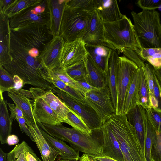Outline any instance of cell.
<instances>
[{
	"label": "cell",
	"instance_id": "obj_1",
	"mask_svg": "<svg viewBox=\"0 0 161 161\" xmlns=\"http://www.w3.org/2000/svg\"><path fill=\"white\" fill-rule=\"evenodd\" d=\"M48 26L33 24L10 29V60L0 64L25 84L38 85L51 76L41 58L46 45L53 37Z\"/></svg>",
	"mask_w": 161,
	"mask_h": 161
},
{
	"label": "cell",
	"instance_id": "obj_2",
	"mask_svg": "<svg viewBox=\"0 0 161 161\" xmlns=\"http://www.w3.org/2000/svg\"><path fill=\"white\" fill-rule=\"evenodd\" d=\"M39 127L51 136L69 143L73 149L94 157L102 155L103 140L102 128L92 130L88 135L73 128L37 123Z\"/></svg>",
	"mask_w": 161,
	"mask_h": 161
},
{
	"label": "cell",
	"instance_id": "obj_3",
	"mask_svg": "<svg viewBox=\"0 0 161 161\" xmlns=\"http://www.w3.org/2000/svg\"><path fill=\"white\" fill-rule=\"evenodd\" d=\"M115 136L122 151L124 161H146L140 141L126 114L109 116L105 122Z\"/></svg>",
	"mask_w": 161,
	"mask_h": 161
},
{
	"label": "cell",
	"instance_id": "obj_4",
	"mask_svg": "<svg viewBox=\"0 0 161 161\" xmlns=\"http://www.w3.org/2000/svg\"><path fill=\"white\" fill-rule=\"evenodd\" d=\"M135 30L142 48H161V22L155 10L131 12Z\"/></svg>",
	"mask_w": 161,
	"mask_h": 161
},
{
	"label": "cell",
	"instance_id": "obj_5",
	"mask_svg": "<svg viewBox=\"0 0 161 161\" xmlns=\"http://www.w3.org/2000/svg\"><path fill=\"white\" fill-rule=\"evenodd\" d=\"M104 25L108 47L120 52L126 48H142L133 24L126 15L115 21L104 23Z\"/></svg>",
	"mask_w": 161,
	"mask_h": 161
},
{
	"label": "cell",
	"instance_id": "obj_6",
	"mask_svg": "<svg viewBox=\"0 0 161 161\" xmlns=\"http://www.w3.org/2000/svg\"><path fill=\"white\" fill-rule=\"evenodd\" d=\"M94 12L65 8L61 24L60 35L65 41L82 40Z\"/></svg>",
	"mask_w": 161,
	"mask_h": 161
},
{
	"label": "cell",
	"instance_id": "obj_7",
	"mask_svg": "<svg viewBox=\"0 0 161 161\" xmlns=\"http://www.w3.org/2000/svg\"><path fill=\"white\" fill-rule=\"evenodd\" d=\"M138 68L125 57L119 56L116 66L117 105L115 113L123 114L125 102L133 74Z\"/></svg>",
	"mask_w": 161,
	"mask_h": 161
},
{
	"label": "cell",
	"instance_id": "obj_8",
	"mask_svg": "<svg viewBox=\"0 0 161 161\" xmlns=\"http://www.w3.org/2000/svg\"><path fill=\"white\" fill-rule=\"evenodd\" d=\"M50 13L47 0L24 9L19 14L9 18L10 29H14L36 24L49 27Z\"/></svg>",
	"mask_w": 161,
	"mask_h": 161
},
{
	"label": "cell",
	"instance_id": "obj_9",
	"mask_svg": "<svg viewBox=\"0 0 161 161\" xmlns=\"http://www.w3.org/2000/svg\"><path fill=\"white\" fill-rule=\"evenodd\" d=\"M84 97L86 103L96 112L103 124L109 116L115 113L108 85L90 90L85 94Z\"/></svg>",
	"mask_w": 161,
	"mask_h": 161
},
{
	"label": "cell",
	"instance_id": "obj_10",
	"mask_svg": "<svg viewBox=\"0 0 161 161\" xmlns=\"http://www.w3.org/2000/svg\"><path fill=\"white\" fill-rule=\"evenodd\" d=\"M54 93L71 110L80 117L91 130L101 129L103 124L94 110L87 103H80L64 92L55 87Z\"/></svg>",
	"mask_w": 161,
	"mask_h": 161
},
{
	"label": "cell",
	"instance_id": "obj_11",
	"mask_svg": "<svg viewBox=\"0 0 161 161\" xmlns=\"http://www.w3.org/2000/svg\"><path fill=\"white\" fill-rule=\"evenodd\" d=\"M88 55L86 44L82 40L65 41L60 53V67L65 69L85 60Z\"/></svg>",
	"mask_w": 161,
	"mask_h": 161
},
{
	"label": "cell",
	"instance_id": "obj_12",
	"mask_svg": "<svg viewBox=\"0 0 161 161\" xmlns=\"http://www.w3.org/2000/svg\"><path fill=\"white\" fill-rule=\"evenodd\" d=\"M64 41L60 35L55 36L45 46L41 58L49 70L60 66V53Z\"/></svg>",
	"mask_w": 161,
	"mask_h": 161
},
{
	"label": "cell",
	"instance_id": "obj_13",
	"mask_svg": "<svg viewBox=\"0 0 161 161\" xmlns=\"http://www.w3.org/2000/svg\"><path fill=\"white\" fill-rule=\"evenodd\" d=\"M31 92L34 97L33 114L36 122L51 125H62L56 114L42 98Z\"/></svg>",
	"mask_w": 161,
	"mask_h": 161
},
{
	"label": "cell",
	"instance_id": "obj_14",
	"mask_svg": "<svg viewBox=\"0 0 161 161\" xmlns=\"http://www.w3.org/2000/svg\"><path fill=\"white\" fill-rule=\"evenodd\" d=\"M82 40L86 44L108 47L105 42L104 23L96 10L86 31Z\"/></svg>",
	"mask_w": 161,
	"mask_h": 161
},
{
	"label": "cell",
	"instance_id": "obj_15",
	"mask_svg": "<svg viewBox=\"0 0 161 161\" xmlns=\"http://www.w3.org/2000/svg\"><path fill=\"white\" fill-rule=\"evenodd\" d=\"M30 91L41 96L56 114L62 123L66 119L67 114L71 109L52 90L45 91L39 88H31Z\"/></svg>",
	"mask_w": 161,
	"mask_h": 161
},
{
	"label": "cell",
	"instance_id": "obj_16",
	"mask_svg": "<svg viewBox=\"0 0 161 161\" xmlns=\"http://www.w3.org/2000/svg\"><path fill=\"white\" fill-rule=\"evenodd\" d=\"M126 115L128 121L133 126L135 130L145 157V138L146 130L145 109L141 105L137 104L128 111Z\"/></svg>",
	"mask_w": 161,
	"mask_h": 161
},
{
	"label": "cell",
	"instance_id": "obj_17",
	"mask_svg": "<svg viewBox=\"0 0 161 161\" xmlns=\"http://www.w3.org/2000/svg\"><path fill=\"white\" fill-rule=\"evenodd\" d=\"M103 140L102 155L117 161H124L119 145L109 125L105 122L102 128Z\"/></svg>",
	"mask_w": 161,
	"mask_h": 161
},
{
	"label": "cell",
	"instance_id": "obj_18",
	"mask_svg": "<svg viewBox=\"0 0 161 161\" xmlns=\"http://www.w3.org/2000/svg\"><path fill=\"white\" fill-rule=\"evenodd\" d=\"M95 6L98 16L103 23L117 21L124 16L116 0H96Z\"/></svg>",
	"mask_w": 161,
	"mask_h": 161
},
{
	"label": "cell",
	"instance_id": "obj_19",
	"mask_svg": "<svg viewBox=\"0 0 161 161\" xmlns=\"http://www.w3.org/2000/svg\"><path fill=\"white\" fill-rule=\"evenodd\" d=\"M10 42L9 18L0 13V64L7 63L11 60Z\"/></svg>",
	"mask_w": 161,
	"mask_h": 161
},
{
	"label": "cell",
	"instance_id": "obj_20",
	"mask_svg": "<svg viewBox=\"0 0 161 161\" xmlns=\"http://www.w3.org/2000/svg\"><path fill=\"white\" fill-rule=\"evenodd\" d=\"M67 0H47L50 13L49 28L54 36H60L63 17Z\"/></svg>",
	"mask_w": 161,
	"mask_h": 161
},
{
	"label": "cell",
	"instance_id": "obj_21",
	"mask_svg": "<svg viewBox=\"0 0 161 161\" xmlns=\"http://www.w3.org/2000/svg\"><path fill=\"white\" fill-rule=\"evenodd\" d=\"M41 154L42 161H56L59 153L55 150L40 131L38 125L28 126Z\"/></svg>",
	"mask_w": 161,
	"mask_h": 161
},
{
	"label": "cell",
	"instance_id": "obj_22",
	"mask_svg": "<svg viewBox=\"0 0 161 161\" xmlns=\"http://www.w3.org/2000/svg\"><path fill=\"white\" fill-rule=\"evenodd\" d=\"M40 129L41 133L52 147L59 153L60 159L75 161L79 160L80 157L79 151L68 145L64 141L54 138Z\"/></svg>",
	"mask_w": 161,
	"mask_h": 161
},
{
	"label": "cell",
	"instance_id": "obj_23",
	"mask_svg": "<svg viewBox=\"0 0 161 161\" xmlns=\"http://www.w3.org/2000/svg\"><path fill=\"white\" fill-rule=\"evenodd\" d=\"M86 47L89 55L96 64L107 74L109 62L113 50L101 45L86 44Z\"/></svg>",
	"mask_w": 161,
	"mask_h": 161
},
{
	"label": "cell",
	"instance_id": "obj_24",
	"mask_svg": "<svg viewBox=\"0 0 161 161\" xmlns=\"http://www.w3.org/2000/svg\"><path fill=\"white\" fill-rule=\"evenodd\" d=\"M85 61L87 72V82L95 88L107 86V74L96 64L89 54Z\"/></svg>",
	"mask_w": 161,
	"mask_h": 161
},
{
	"label": "cell",
	"instance_id": "obj_25",
	"mask_svg": "<svg viewBox=\"0 0 161 161\" xmlns=\"http://www.w3.org/2000/svg\"><path fill=\"white\" fill-rule=\"evenodd\" d=\"M143 73L142 67L138 68L133 74L125 102L123 113L125 114L137 105L139 89Z\"/></svg>",
	"mask_w": 161,
	"mask_h": 161
},
{
	"label": "cell",
	"instance_id": "obj_26",
	"mask_svg": "<svg viewBox=\"0 0 161 161\" xmlns=\"http://www.w3.org/2000/svg\"><path fill=\"white\" fill-rule=\"evenodd\" d=\"M8 94L13 101L15 105L22 111L27 126H34L37 125L33 115V106L29 99L10 91L8 92Z\"/></svg>",
	"mask_w": 161,
	"mask_h": 161
},
{
	"label": "cell",
	"instance_id": "obj_27",
	"mask_svg": "<svg viewBox=\"0 0 161 161\" xmlns=\"http://www.w3.org/2000/svg\"><path fill=\"white\" fill-rule=\"evenodd\" d=\"M119 56L113 50L109 62L107 71L108 86L109 88L115 112L117 105L116 66Z\"/></svg>",
	"mask_w": 161,
	"mask_h": 161
},
{
	"label": "cell",
	"instance_id": "obj_28",
	"mask_svg": "<svg viewBox=\"0 0 161 161\" xmlns=\"http://www.w3.org/2000/svg\"><path fill=\"white\" fill-rule=\"evenodd\" d=\"M7 103L3 97L0 98V140L2 144H7V139L11 135L12 121L7 108Z\"/></svg>",
	"mask_w": 161,
	"mask_h": 161
},
{
	"label": "cell",
	"instance_id": "obj_29",
	"mask_svg": "<svg viewBox=\"0 0 161 161\" xmlns=\"http://www.w3.org/2000/svg\"><path fill=\"white\" fill-rule=\"evenodd\" d=\"M136 51L144 61H147L154 68L161 67V48L136 49Z\"/></svg>",
	"mask_w": 161,
	"mask_h": 161
},
{
	"label": "cell",
	"instance_id": "obj_30",
	"mask_svg": "<svg viewBox=\"0 0 161 161\" xmlns=\"http://www.w3.org/2000/svg\"><path fill=\"white\" fill-rule=\"evenodd\" d=\"M50 73L53 79L52 83L55 87L64 92L79 102L86 103L84 97L81 93L59 80L52 70L50 71Z\"/></svg>",
	"mask_w": 161,
	"mask_h": 161
},
{
	"label": "cell",
	"instance_id": "obj_31",
	"mask_svg": "<svg viewBox=\"0 0 161 161\" xmlns=\"http://www.w3.org/2000/svg\"><path fill=\"white\" fill-rule=\"evenodd\" d=\"M65 69L68 74L75 81L87 82V72L85 60Z\"/></svg>",
	"mask_w": 161,
	"mask_h": 161
},
{
	"label": "cell",
	"instance_id": "obj_32",
	"mask_svg": "<svg viewBox=\"0 0 161 161\" xmlns=\"http://www.w3.org/2000/svg\"><path fill=\"white\" fill-rule=\"evenodd\" d=\"M64 123L68 124L72 128L84 133L88 135L91 134L92 130L82 118L71 110L68 113Z\"/></svg>",
	"mask_w": 161,
	"mask_h": 161
},
{
	"label": "cell",
	"instance_id": "obj_33",
	"mask_svg": "<svg viewBox=\"0 0 161 161\" xmlns=\"http://www.w3.org/2000/svg\"><path fill=\"white\" fill-rule=\"evenodd\" d=\"M42 0H15L3 13L9 18L12 17L31 6L41 2Z\"/></svg>",
	"mask_w": 161,
	"mask_h": 161
},
{
	"label": "cell",
	"instance_id": "obj_34",
	"mask_svg": "<svg viewBox=\"0 0 161 161\" xmlns=\"http://www.w3.org/2000/svg\"><path fill=\"white\" fill-rule=\"evenodd\" d=\"M61 80L80 92L84 96L87 92L67 73L65 69L58 67L51 70Z\"/></svg>",
	"mask_w": 161,
	"mask_h": 161
},
{
	"label": "cell",
	"instance_id": "obj_35",
	"mask_svg": "<svg viewBox=\"0 0 161 161\" xmlns=\"http://www.w3.org/2000/svg\"><path fill=\"white\" fill-rule=\"evenodd\" d=\"M0 96L3 97V93L8 92L14 88L15 83L13 76L0 65Z\"/></svg>",
	"mask_w": 161,
	"mask_h": 161
},
{
	"label": "cell",
	"instance_id": "obj_36",
	"mask_svg": "<svg viewBox=\"0 0 161 161\" xmlns=\"http://www.w3.org/2000/svg\"><path fill=\"white\" fill-rule=\"evenodd\" d=\"M95 2L96 0H67L66 8L93 13L96 10Z\"/></svg>",
	"mask_w": 161,
	"mask_h": 161
},
{
	"label": "cell",
	"instance_id": "obj_37",
	"mask_svg": "<svg viewBox=\"0 0 161 161\" xmlns=\"http://www.w3.org/2000/svg\"><path fill=\"white\" fill-rule=\"evenodd\" d=\"M150 157L152 161H161V133L157 132L154 128L152 134Z\"/></svg>",
	"mask_w": 161,
	"mask_h": 161
},
{
	"label": "cell",
	"instance_id": "obj_38",
	"mask_svg": "<svg viewBox=\"0 0 161 161\" xmlns=\"http://www.w3.org/2000/svg\"><path fill=\"white\" fill-rule=\"evenodd\" d=\"M149 96L148 88L143 72L139 89L137 104L141 105L145 109L151 108Z\"/></svg>",
	"mask_w": 161,
	"mask_h": 161
},
{
	"label": "cell",
	"instance_id": "obj_39",
	"mask_svg": "<svg viewBox=\"0 0 161 161\" xmlns=\"http://www.w3.org/2000/svg\"><path fill=\"white\" fill-rule=\"evenodd\" d=\"M153 127L146 114V130L145 138V155L146 161H152L150 150L152 142V134Z\"/></svg>",
	"mask_w": 161,
	"mask_h": 161
},
{
	"label": "cell",
	"instance_id": "obj_40",
	"mask_svg": "<svg viewBox=\"0 0 161 161\" xmlns=\"http://www.w3.org/2000/svg\"><path fill=\"white\" fill-rule=\"evenodd\" d=\"M145 110L146 114L155 131L161 133V110L153 108Z\"/></svg>",
	"mask_w": 161,
	"mask_h": 161
},
{
	"label": "cell",
	"instance_id": "obj_41",
	"mask_svg": "<svg viewBox=\"0 0 161 161\" xmlns=\"http://www.w3.org/2000/svg\"><path fill=\"white\" fill-rule=\"evenodd\" d=\"M137 48H124L120 52L123 54L124 56L134 62L139 68L143 67L145 63L137 52Z\"/></svg>",
	"mask_w": 161,
	"mask_h": 161
},
{
	"label": "cell",
	"instance_id": "obj_42",
	"mask_svg": "<svg viewBox=\"0 0 161 161\" xmlns=\"http://www.w3.org/2000/svg\"><path fill=\"white\" fill-rule=\"evenodd\" d=\"M142 67L150 95H153L154 83V76L153 71V66L148 63H145Z\"/></svg>",
	"mask_w": 161,
	"mask_h": 161
},
{
	"label": "cell",
	"instance_id": "obj_43",
	"mask_svg": "<svg viewBox=\"0 0 161 161\" xmlns=\"http://www.w3.org/2000/svg\"><path fill=\"white\" fill-rule=\"evenodd\" d=\"M135 4L142 10H153L161 8V0H139Z\"/></svg>",
	"mask_w": 161,
	"mask_h": 161
},
{
	"label": "cell",
	"instance_id": "obj_44",
	"mask_svg": "<svg viewBox=\"0 0 161 161\" xmlns=\"http://www.w3.org/2000/svg\"><path fill=\"white\" fill-rule=\"evenodd\" d=\"M26 142L23 141L14 148L16 161H27L25 154Z\"/></svg>",
	"mask_w": 161,
	"mask_h": 161
},
{
	"label": "cell",
	"instance_id": "obj_45",
	"mask_svg": "<svg viewBox=\"0 0 161 161\" xmlns=\"http://www.w3.org/2000/svg\"><path fill=\"white\" fill-rule=\"evenodd\" d=\"M7 105L11 112L10 118L12 121L16 120V119L19 118H24L22 111L19 107L8 102L7 103Z\"/></svg>",
	"mask_w": 161,
	"mask_h": 161
},
{
	"label": "cell",
	"instance_id": "obj_46",
	"mask_svg": "<svg viewBox=\"0 0 161 161\" xmlns=\"http://www.w3.org/2000/svg\"><path fill=\"white\" fill-rule=\"evenodd\" d=\"M16 120L19 124L22 132L23 133H25L29 137L32 141L34 142V140L29 130L24 118H18L16 119Z\"/></svg>",
	"mask_w": 161,
	"mask_h": 161
},
{
	"label": "cell",
	"instance_id": "obj_47",
	"mask_svg": "<svg viewBox=\"0 0 161 161\" xmlns=\"http://www.w3.org/2000/svg\"><path fill=\"white\" fill-rule=\"evenodd\" d=\"M25 154L27 161H40V159L26 142L25 146Z\"/></svg>",
	"mask_w": 161,
	"mask_h": 161
},
{
	"label": "cell",
	"instance_id": "obj_48",
	"mask_svg": "<svg viewBox=\"0 0 161 161\" xmlns=\"http://www.w3.org/2000/svg\"><path fill=\"white\" fill-rule=\"evenodd\" d=\"M14 93L22 95L29 99H32L34 100L33 95L30 90H24L22 89L19 90H12L10 91Z\"/></svg>",
	"mask_w": 161,
	"mask_h": 161
},
{
	"label": "cell",
	"instance_id": "obj_49",
	"mask_svg": "<svg viewBox=\"0 0 161 161\" xmlns=\"http://www.w3.org/2000/svg\"><path fill=\"white\" fill-rule=\"evenodd\" d=\"M14 1L0 0V13H3Z\"/></svg>",
	"mask_w": 161,
	"mask_h": 161
},
{
	"label": "cell",
	"instance_id": "obj_50",
	"mask_svg": "<svg viewBox=\"0 0 161 161\" xmlns=\"http://www.w3.org/2000/svg\"><path fill=\"white\" fill-rule=\"evenodd\" d=\"M13 79L15 83L14 88L13 89L17 90L22 89L25 85L23 80L17 75H14Z\"/></svg>",
	"mask_w": 161,
	"mask_h": 161
},
{
	"label": "cell",
	"instance_id": "obj_51",
	"mask_svg": "<svg viewBox=\"0 0 161 161\" xmlns=\"http://www.w3.org/2000/svg\"><path fill=\"white\" fill-rule=\"evenodd\" d=\"M19 142L18 137L15 135H10L7 139V144L9 145H16Z\"/></svg>",
	"mask_w": 161,
	"mask_h": 161
},
{
	"label": "cell",
	"instance_id": "obj_52",
	"mask_svg": "<svg viewBox=\"0 0 161 161\" xmlns=\"http://www.w3.org/2000/svg\"><path fill=\"white\" fill-rule=\"evenodd\" d=\"M153 71L158 83L161 88V67L155 68L153 67Z\"/></svg>",
	"mask_w": 161,
	"mask_h": 161
},
{
	"label": "cell",
	"instance_id": "obj_53",
	"mask_svg": "<svg viewBox=\"0 0 161 161\" xmlns=\"http://www.w3.org/2000/svg\"><path fill=\"white\" fill-rule=\"evenodd\" d=\"M92 157L97 161H117L110 157L104 155H102Z\"/></svg>",
	"mask_w": 161,
	"mask_h": 161
},
{
	"label": "cell",
	"instance_id": "obj_54",
	"mask_svg": "<svg viewBox=\"0 0 161 161\" xmlns=\"http://www.w3.org/2000/svg\"><path fill=\"white\" fill-rule=\"evenodd\" d=\"M77 82L87 92L95 88L86 81H78Z\"/></svg>",
	"mask_w": 161,
	"mask_h": 161
},
{
	"label": "cell",
	"instance_id": "obj_55",
	"mask_svg": "<svg viewBox=\"0 0 161 161\" xmlns=\"http://www.w3.org/2000/svg\"><path fill=\"white\" fill-rule=\"evenodd\" d=\"M79 160L80 161H96L90 155L84 153L80 157Z\"/></svg>",
	"mask_w": 161,
	"mask_h": 161
},
{
	"label": "cell",
	"instance_id": "obj_56",
	"mask_svg": "<svg viewBox=\"0 0 161 161\" xmlns=\"http://www.w3.org/2000/svg\"><path fill=\"white\" fill-rule=\"evenodd\" d=\"M14 148L8 153L7 161H16Z\"/></svg>",
	"mask_w": 161,
	"mask_h": 161
},
{
	"label": "cell",
	"instance_id": "obj_57",
	"mask_svg": "<svg viewBox=\"0 0 161 161\" xmlns=\"http://www.w3.org/2000/svg\"><path fill=\"white\" fill-rule=\"evenodd\" d=\"M8 153H5L0 148V161H7Z\"/></svg>",
	"mask_w": 161,
	"mask_h": 161
},
{
	"label": "cell",
	"instance_id": "obj_58",
	"mask_svg": "<svg viewBox=\"0 0 161 161\" xmlns=\"http://www.w3.org/2000/svg\"><path fill=\"white\" fill-rule=\"evenodd\" d=\"M57 161H70V160H63L60 159V160H58ZM80 161L79 160L78 161Z\"/></svg>",
	"mask_w": 161,
	"mask_h": 161
},
{
	"label": "cell",
	"instance_id": "obj_59",
	"mask_svg": "<svg viewBox=\"0 0 161 161\" xmlns=\"http://www.w3.org/2000/svg\"><path fill=\"white\" fill-rule=\"evenodd\" d=\"M160 97L161 98V91H160Z\"/></svg>",
	"mask_w": 161,
	"mask_h": 161
},
{
	"label": "cell",
	"instance_id": "obj_60",
	"mask_svg": "<svg viewBox=\"0 0 161 161\" xmlns=\"http://www.w3.org/2000/svg\"><path fill=\"white\" fill-rule=\"evenodd\" d=\"M40 161H42L40 159Z\"/></svg>",
	"mask_w": 161,
	"mask_h": 161
},
{
	"label": "cell",
	"instance_id": "obj_61",
	"mask_svg": "<svg viewBox=\"0 0 161 161\" xmlns=\"http://www.w3.org/2000/svg\"><path fill=\"white\" fill-rule=\"evenodd\" d=\"M96 161V160H95Z\"/></svg>",
	"mask_w": 161,
	"mask_h": 161
}]
</instances>
